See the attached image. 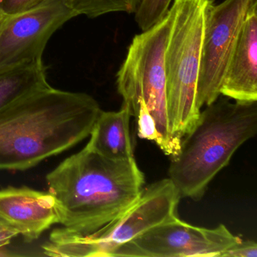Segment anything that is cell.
Returning <instances> with one entry per match:
<instances>
[{
	"label": "cell",
	"instance_id": "cell-1",
	"mask_svg": "<svg viewBox=\"0 0 257 257\" xmlns=\"http://www.w3.org/2000/svg\"><path fill=\"white\" fill-rule=\"evenodd\" d=\"M102 109L89 94L52 86L0 112V171H26L88 138Z\"/></svg>",
	"mask_w": 257,
	"mask_h": 257
},
{
	"label": "cell",
	"instance_id": "cell-2",
	"mask_svg": "<svg viewBox=\"0 0 257 257\" xmlns=\"http://www.w3.org/2000/svg\"><path fill=\"white\" fill-rule=\"evenodd\" d=\"M59 224L86 236L115 220L139 198L145 177L135 158L104 157L87 144L46 176Z\"/></svg>",
	"mask_w": 257,
	"mask_h": 257
},
{
	"label": "cell",
	"instance_id": "cell-3",
	"mask_svg": "<svg viewBox=\"0 0 257 257\" xmlns=\"http://www.w3.org/2000/svg\"><path fill=\"white\" fill-rule=\"evenodd\" d=\"M257 133V101L221 97L200 112L171 159L168 178L181 198L198 201L235 152Z\"/></svg>",
	"mask_w": 257,
	"mask_h": 257
},
{
	"label": "cell",
	"instance_id": "cell-4",
	"mask_svg": "<svg viewBox=\"0 0 257 257\" xmlns=\"http://www.w3.org/2000/svg\"><path fill=\"white\" fill-rule=\"evenodd\" d=\"M209 0H174L165 48L167 105L171 133L180 144L201 109L197 86L201 67L205 10Z\"/></svg>",
	"mask_w": 257,
	"mask_h": 257
},
{
	"label": "cell",
	"instance_id": "cell-5",
	"mask_svg": "<svg viewBox=\"0 0 257 257\" xmlns=\"http://www.w3.org/2000/svg\"><path fill=\"white\" fill-rule=\"evenodd\" d=\"M171 25V13L159 23L134 37L116 74L118 92L132 116L136 118L143 100L154 118L159 132L157 145L166 156H175L180 144L171 133L167 105L165 48Z\"/></svg>",
	"mask_w": 257,
	"mask_h": 257
},
{
	"label": "cell",
	"instance_id": "cell-6",
	"mask_svg": "<svg viewBox=\"0 0 257 257\" xmlns=\"http://www.w3.org/2000/svg\"><path fill=\"white\" fill-rule=\"evenodd\" d=\"M180 198L169 178L159 180L144 188L138 199L121 216L93 234L77 235L55 228L46 250L51 256L107 257L115 246L177 216Z\"/></svg>",
	"mask_w": 257,
	"mask_h": 257
},
{
	"label": "cell",
	"instance_id": "cell-7",
	"mask_svg": "<svg viewBox=\"0 0 257 257\" xmlns=\"http://www.w3.org/2000/svg\"><path fill=\"white\" fill-rule=\"evenodd\" d=\"M240 240L223 224L203 228L177 216L115 246L107 257H219Z\"/></svg>",
	"mask_w": 257,
	"mask_h": 257
},
{
	"label": "cell",
	"instance_id": "cell-8",
	"mask_svg": "<svg viewBox=\"0 0 257 257\" xmlns=\"http://www.w3.org/2000/svg\"><path fill=\"white\" fill-rule=\"evenodd\" d=\"M255 0H209L205 10L201 67L197 86L200 109L216 101L246 13Z\"/></svg>",
	"mask_w": 257,
	"mask_h": 257
},
{
	"label": "cell",
	"instance_id": "cell-9",
	"mask_svg": "<svg viewBox=\"0 0 257 257\" xmlns=\"http://www.w3.org/2000/svg\"><path fill=\"white\" fill-rule=\"evenodd\" d=\"M76 17L66 0H49L37 8L7 17L0 31V67L43 61L51 37Z\"/></svg>",
	"mask_w": 257,
	"mask_h": 257
},
{
	"label": "cell",
	"instance_id": "cell-10",
	"mask_svg": "<svg viewBox=\"0 0 257 257\" xmlns=\"http://www.w3.org/2000/svg\"><path fill=\"white\" fill-rule=\"evenodd\" d=\"M0 219L28 242L37 240L52 225L59 224L54 197L49 192L28 186L0 189Z\"/></svg>",
	"mask_w": 257,
	"mask_h": 257
},
{
	"label": "cell",
	"instance_id": "cell-11",
	"mask_svg": "<svg viewBox=\"0 0 257 257\" xmlns=\"http://www.w3.org/2000/svg\"><path fill=\"white\" fill-rule=\"evenodd\" d=\"M219 92L234 101H257V0L246 13Z\"/></svg>",
	"mask_w": 257,
	"mask_h": 257
},
{
	"label": "cell",
	"instance_id": "cell-12",
	"mask_svg": "<svg viewBox=\"0 0 257 257\" xmlns=\"http://www.w3.org/2000/svg\"><path fill=\"white\" fill-rule=\"evenodd\" d=\"M131 113L122 104L118 111L102 110L90 135L88 145L104 157L115 160L132 159Z\"/></svg>",
	"mask_w": 257,
	"mask_h": 257
},
{
	"label": "cell",
	"instance_id": "cell-13",
	"mask_svg": "<svg viewBox=\"0 0 257 257\" xmlns=\"http://www.w3.org/2000/svg\"><path fill=\"white\" fill-rule=\"evenodd\" d=\"M49 86L43 61L0 67V112L25 96Z\"/></svg>",
	"mask_w": 257,
	"mask_h": 257
},
{
	"label": "cell",
	"instance_id": "cell-14",
	"mask_svg": "<svg viewBox=\"0 0 257 257\" xmlns=\"http://www.w3.org/2000/svg\"><path fill=\"white\" fill-rule=\"evenodd\" d=\"M77 16L96 19L109 13L133 14L141 0H66Z\"/></svg>",
	"mask_w": 257,
	"mask_h": 257
},
{
	"label": "cell",
	"instance_id": "cell-15",
	"mask_svg": "<svg viewBox=\"0 0 257 257\" xmlns=\"http://www.w3.org/2000/svg\"><path fill=\"white\" fill-rule=\"evenodd\" d=\"M173 0H141L135 12V22L143 31H147L164 19Z\"/></svg>",
	"mask_w": 257,
	"mask_h": 257
},
{
	"label": "cell",
	"instance_id": "cell-16",
	"mask_svg": "<svg viewBox=\"0 0 257 257\" xmlns=\"http://www.w3.org/2000/svg\"><path fill=\"white\" fill-rule=\"evenodd\" d=\"M139 105V112L136 117L138 137L141 139L155 141L158 144L159 136L156 121L147 109L144 100H140Z\"/></svg>",
	"mask_w": 257,
	"mask_h": 257
},
{
	"label": "cell",
	"instance_id": "cell-17",
	"mask_svg": "<svg viewBox=\"0 0 257 257\" xmlns=\"http://www.w3.org/2000/svg\"><path fill=\"white\" fill-rule=\"evenodd\" d=\"M49 0H0V10L7 17L37 8Z\"/></svg>",
	"mask_w": 257,
	"mask_h": 257
},
{
	"label": "cell",
	"instance_id": "cell-18",
	"mask_svg": "<svg viewBox=\"0 0 257 257\" xmlns=\"http://www.w3.org/2000/svg\"><path fill=\"white\" fill-rule=\"evenodd\" d=\"M219 257H257V243L253 240L241 239L223 251Z\"/></svg>",
	"mask_w": 257,
	"mask_h": 257
},
{
	"label": "cell",
	"instance_id": "cell-19",
	"mask_svg": "<svg viewBox=\"0 0 257 257\" xmlns=\"http://www.w3.org/2000/svg\"><path fill=\"white\" fill-rule=\"evenodd\" d=\"M18 235L19 233L14 228L0 219V249L8 245Z\"/></svg>",
	"mask_w": 257,
	"mask_h": 257
},
{
	"label": "cell",
	"instance_id": "cell-20",
	"mask_svg": "<svg viewBox=\"0 0 257 257\" xmlns=\"http://www.w3.org/2000/svg\"><path fill=\"white\" fill-rule=\"evenodd\" d=\"M7 18V16L3 13L2 10H0V31H1V28H2Z\"/></svg>",
	"mask_w": 257,
	"mask_h": 257
}]
</instances>
